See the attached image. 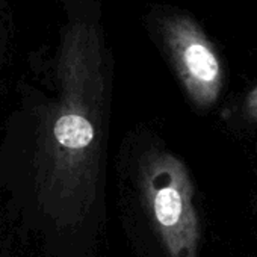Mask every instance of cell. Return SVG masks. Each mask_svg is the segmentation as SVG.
I'll use <instances>...</instances> for the list:
<instances>
[{
    "label": "cell",
    "mask_w": 257,
    "mask_h": 257,
    "mask_svg": "<svg viewBox=\"0 0 257 257\" xmlns=\"http://www.w3.org/2000/svg\"><path fill=\"white\" fill-rule=\"evenodd\" d=\"M107 70L100 31L79 26L65 40L59 97L41 122L37 182L47 212L74 225L97 198Z\"/></svg>",
    "instance_id": "obj_1"
},
{
    "label": "cell",
    "mask_w": 257,
    "mask_h": 257,
    "mask_svg": "<svg viewBox=\"0 0 257 257\" xmlns=\"http://www.w3.org/2000/svg\"><path fill=\"white\" fill-rule=\"evenodd\" d=\"M245 113L248 118L257 121V86H254L245 97V104H243Z\"/></svg>",
    "instance_id": "obj_4"
},
{
    "label": "cell",
    "mask_w": 257,
    "mask_h": 257,
    "mask_svg": "<svg viewBox=\"0 0 257 257\" xmlns=\"http://www.w3.org/2000/svg\"><path fill=\"white\" fill-rule=\"evenodd\" d=\"M149 26L171 62L191 101L210 107L219 98L224 67L219 53L198 22L177 8H156Z\"/></svg>",
    "instance_id": "obj_3"
},
{
    "label": "cell",
    "mask_w": 257,
    "mask_h": 257,
    "mask_svg": "<svg viewBox=\"0 0 257 257\" xmlns=\"http://www.w3.org/2000/svg\"><path fill=\"white\" fill-rule=\"evenodd\" d=\"M143 206L168 257H198L200 219L194 185L183 161L152 150L140 164Z\"/></svg>",
    "instance_id": "obj_2"
}]
</instances>
